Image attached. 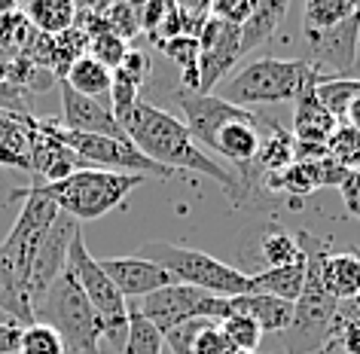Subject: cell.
Wrapping results in <instances>:
<instances>
[{
  "instance_id": "6da1fadb",
  "label": "cell",
  "mask_w": 360,
  "mask_h": 354,
  "mask_svg": "<svg viewBox=\"0 0 360 354\" xmlns=\"http://www.w3.org/2000/svg\"><path fill=\"white\" fill-rule=\"evenodd\" d=\"M120 125L129 134V141L138 147L143 156L153 159L156 165L168 171H199V175L211 177L214 184H220L223 189H232V171H226L217 159H211L199 144L193 141V134L186 132L184 120L171 116L168 110L141 101L131 107L129 113L120 120Z\"/></svg>"
},
{
  "instance_id": "7a4b0ae2",
  "label": "cell",
  "mask_w": 360,
  "mask_h": 354,
  "mask_svg": "<svg viewBox=\"0 0 360 354\" xmlns=\"http://www.w3.org/2000/svg\"><path fill=\"white\" fill-rule=\"evenodd\" d=\"M296 241L302 244V253H305V290L302 296L293 303V317H290V327L281 333L284 336V351L287 354H314V351H323V345L333 336V327L339 321V305L327 290L321 284V260L330 253L327 241L318 239L311 232H300Z\"/></svg>"
},
{
  "instance_id": "3957f363",
  "label": "cell",
  "mask_w": 360,
  "mask_h": 354,
  "mask_svg": "<svg viewBox=\"0 0 360 354\" xmlns=\"http://www.w3.org/2000/svg\"><path fill=\"white\" fill-rule=\"evenodd\" d=\"M34 321L52 327L65 339L68 354H101L104 342V321L86 299L77 278L65 272L46 287V293L34 305Z\"/></svg>"
},
{
  "instance_id": "277c9868",
  "label": "cell",
  "mask_w": 360,
  "mask_h": 354,
  "mask_svg": "<svg viewBox=\"0 0 360 354\" xmlns=\"http://www.w3.org/2000/svg\"><path fill=\"white\" fill-rule=\"evenodd\" d=\"M327 74L311 68L305 58H257L245 65L236 77L223 83L220 98L236 107L250 104H281V101H296L305 89L321 83ZM333 77V74H330Z\"/></svg>"
},
{
  "instance_id": "5b68a950",
  "label": "cell",
  "mask_w": 360,
  "mask_h": 354,
  "mask_svg": "<svg viewBox=\"0 0 360 354\" xmlns=\"http://www.w3.org/2000/svg\"><path fill=\"white\" fill-rule=\"evenodd\" d=\"M134 257H143L162 266L174 284H186V287L205 290V293H214V296H226V299L254 293V278L245 269H236L205 251L186 248V244L147 241L141 244V251Z\"/></svg>"
},
{
  "instance_id": "8992f818",
  "label": "cell",
  "mask_w": 360,
  "mask_h": 354,
  "mask_svg": "<svg viewBox=\"0 0 360 354\" xmlns=\"http://www.w3.org/2000/svg\"><path fill=\"white\" fill-rule=\"evenodd\" d=\"M143 184L141 175H122V171H101V168H79L58 184L34 187L40 196L52 198L61 214L74 217L77 223L101 220L113 208H120L134 189Z\"/></svg>"
},
{
  "instance_id": "52a82bcc",
  "label": "cell",
  "mask_w": 360,
  "mask_h": 354,
  "mask_svg": "<svg viewBox=\"0 0 360 354\" xmlns=\"http://www.w3.org/2000/svg\"><path fill=\"white\" fill-rule=\"evenodd\" d=\"M68 272L77 278V284L83 287L86 299L92 303V308L101 315L104 321V342H113L116 351H122L125 336H129V303L125 296L116 290V284L107 278V272L101 269L98 257L89 253V244L83 241V229H77L74 241L68 251Z\"/></svg>"
},
{
  "instance_id": "ba28073f",
  "label": "cell",
  "mask_w": 360,
  "mask_h": 354,
  "mask_svg": "<svg viewBox=\"0 0 360 354\" xmlns=\"http://www.w3.org/2000/svg\"><path fill=\"white\" fill-rule=\"evenodd\" d=\"M138 305V312L165 336L174 327H184L190 321H226L232 315V299L226 296H214L205 290L186 287V284H168L156 290V293L143 296Z\"/></svg>"
},
{
  "instance_id": "9c48e42d",
  "label": "cell",
  "mask_w": 360,
  "mask_h": 354,
  "mask_svg": "<svg viewBox=\"0 0 360 354\" xmlns=\"http://www.w3.org/2000/svg\"><path fill=\"white\" fill-rule=\"evenodd\" d=\"M13 198H22V211L15 217L10 235L0 241V251L10 257V263L15 266V272L22 275V281L28 284L31 290V269H34V260L46 241V235L52 229V223L58 220V205L52 198L40 196L34 187H22V189H13L10 193Z\"/></svg>"
},
{
  "instance_id": "30bf717a",
  "label": "cell",
  "mask_w": 360,
  "mask_h": 354,
  "mask_svg": "<svg viewBox=\"0 0 360 354\" xmlns=\"http://www.w3.org/2000/svg\"><path fill=\"white\" fill-rule=\"evenodd\" d=\"M58 138L77 153L83 168H101V171H122V175H141V177H174V171L156 165L134 147L129 138H104V134H74L61 129L58 120Z\"/></svg>"
},
{
  "instance_id": "8fae6325",
  "label": "cell",
  "mask_w": 360,
  "mask_h": 354,
  "mask_svg": "<svg viewBox=\"0 0 360 354\" xmlns=\"http://www.w3.org/2000/svg\"><path fill=\"white\" fill-rule=\"evenodd\" d=\"M195 40H199V86L195 92L211 95L217 83H226V74L241 58V28H232L211 15Z\"/></svg>"
},
{
  "instance_id": "7c38bea8",
  "label": "cell",
  "mask_w": 360,
  "mask_h": 354,
  "mask_svg": "<svg viewBox=\"0 0 360 354\" xmlns=\"http://www.w3.org/2000/svg\"><path fill=\"white\" fill-rule=\"evenodd\" d=\"M309 43V61L318 70H333V77H348L357 65V49H360V10L345 19L342 25L321 34H302Z\"/></svg>"
},
{
  "instance_id": "4fadbf2b",
  "label": "cell",
  "mask_w": 360,
  "mask_h": 354,
  "mask_svg": "<svg viewBox=\"0 0 360 354\" xmlns=\"http://www.w3.org/2000/svg\"><path fill=\"white\" fill-rule=\"evenodd\" d=\"M174 98H177V107L184 110L186 132L193 134V141L199 144V147H211L223 125L232 122V120H241V116L250 113V110H245V107H236V104L223 101V98L214 95V92L202 95V92H186V89H177Z\"/></svg>"
},
{
  "instance_id": "5bb4252c",
  "label": "cell",
  "mask_w": 360,
  "mask_h": 354,
  "mask_svg": "<svg viewBox=\"0 0 360 354\" xmlns=\"http://www.w3.org/2000/svg\"><path fill=\"white\" fill-rule=\"evenodd\" d=\"M83 168L77 153L58 138V120L52 116H37L34 120V187L40 184H58Z\"/></svg>"
},
{
  "instance_id": "9a60e30c",
  "label": "cell",
  "mask_w": 360,
  "mask_h": 354,
  "mask_svg": "<svg viewBox=\"0 0 360 354\" xmlns=\"http://www.w3.org/2000/svg\"><path fill=\"white\" fill-rule=\"evenodd\" d=\"M98 263H101V269L107 272V278L116 284V290L125 296V303H138V299L174 284L165 269L143 260V257H107Z\"/></svg>"
},
{
  "instance_id": "2e32d148",
  "label": "cell",
  "mask_w": 360,
  "mask_h": 354,
  "mask_svg": "<svg viewBox=\"0 0 360 354\" xmlns=\"http://www.w3.org/2000/svg\"><path fill=\"white\" fill-rule=\"evenodd\" d=\"M79 229V223L68 214H58V220L52 223V229L43 241V248L34 260V269H31V303L37 305V299L46 293V287L56 281L61 272L68 266V251H70V241Z\"/></svg>"
},
{
  "instance_id": "e0dca14e",
  "label": "cell",
  "mask_w": 360,
  "mask_h": 354,
  "mask_svg": "<svg viewBox=\"0 0 360 354\" xmlns=\"http://www.w3.org/2000/svg\"><path fill=\"white\" fill-rule=\"evenodd\" d=\"M61 129L74 134H104V138H129L125 129L116 122L107 104L77 95L68 83H61Z\"/></svg>"
},
{
  "instance_id": "ac0fdd59",
  "label": "cell",
  "mask_w": 360,
  "mask_h": 354,
  "mask_svg": "<svg viewBox=\"0 0 360 354\" xmlns=\"http://www.w3.org/2000/svg\"><path fill=\"white\" fill-rule=\"evenodd\" d=\"M259 144H263L259 116L250 110L248 116H241V120H232V122L223 125L211 144V150L220 153L223 159L236 162L238 168H248V165H254L257 156H259Z\"/></svg>"
},
{
  "instance_id": "d6986e66",
  "label": "cell",
  "mask_w": 360,
  "mask_h": 354,
  "mask_svg": "<svg viewBox=\"0 0 360 354\" xmlns=\"http://www.w3.org/2000/svg\"><path fill=\"white\" fill-rule=\"evenodd\" d=\"M34 120L37 116L0 113V168L34 171Z\"/></svg>"
},
{
  "instance_id": "ffe728a7",
  "label": "cell",
  "mask_w": 360,
  "mask_h": 354,
  "mask_svg": "<svg viewBox=\"0 0 360 354\" xmlns=\"http://www.w3.org/2000/svg\"><path fill=\"white\" fill-rule=\"evenodd\" d=\"M245 260L248 263H257L263 266L259 272H269V269H287V266H302L305 263V253H302V244L287 235L281 226H263V232L257 235V244L254 251H245ZM257 272V275H259Z\"/></svg>"
},
{
  "instance_id": "44dd1931",
  "label": "cell",
  "mask_w": 360,
  "mask_h": 354,
  "mask_svg": "<svg viewBox=\"0 0 360 354\" xmlns=\"http://www.w3.org/2000/svg\"><path fill=\"white\" fill-rule=\"evenodd\" d=\"M150 77V56L143 49H129V56L120 68L113 70V86H110V110L116 122L141 101V86Z\"/></svg>"
},
{
  "instance_id": "7402d4cb",
  "label": "cell",
  "mask_w": 360,
  "mask_h": 354,
  "mask_svg": "<svg viewBox=\"0 0 360 354\" xmlns=\"http://www.w3.org/2000/svg\"><path fill=\"white\" fill-rule=\"evenodd\" d=\"M314 89H318V83L309 86L300 98H296L293 138L296 141H305V144H323V147H327V141L333 138V132L339 129V120L321 104V98H318Z\"/></svg>"
},
{
  "instance_id": "603a6c76",
  "label": "cell",
  "mask_w": 360,
  "mask_h": 354,
  "mask_svg": "<svg viewBox=\"0 0 360 354\" xmlns=\"http://www.w3.org/2000/svg\"><path fill=\"white\" fill-rule=\"evenodd\" d=\"M321 284L336 303H351L360 296V253L339 251L321 260Z\"/></svg>"
},
{
  "instance_id": "cb8c5ba5",
  "label": "cell",
  "mask_w": 360,
  "mask_h": 354,
  "mask_svg": "<svg viewBox=\"0 0 360 354\" xmlns=\"http://www.w3.org/2000/svg\"><path fill=\"white\" fill-rule=\"evenodd\" d=\"M0 312L6 317H13L19 327L34 324V303H31V290L22 281V275L15 272L4 251H0Z\"/></svg>"
},
{
  "instance_id": "d4e9b609",
  "label": "cell",
  "mask_w": 360,
  "mask_h": 354,
  "mask_svg": "<svg viewBox=\"0 0 360 354\" xmlns=\"http://www.w3.org/2000/svg\"><path fill=\"white\" fill-rule=\"evenodd\" d=\"M232 312L254 317L263 333H284L293 317V303H284V299L266 293H245V296H232Z\"/></svg>"
},
{
  "instance_id": "484cf974",
  "label": "cell",
  "mask_w": 360,
  "mask_h": 354,
  "mask_svg": "<svg viewBox=\"0 0 360 354\" xmlns=\"http://www.w3.org/2000/svg\"><path fill=\"white\" fill-rule=\"evenodd\" d=\"M287 13H290V4H287V0H259L254 15L241 25V56H248V52L263 46V43L284 25Z\"/></svg>"
},
{
  "instance_id": "4316f807",
  "label": "cell",
  "mask_w": 360,
  "mask_h": 354,
  "mask_svg": "<svg viewBox=\"0 0 360 354\" xmlns=\"http://www.w3.org/2000/svg\"><path fill=\"white\" fill-rule=\"evenodd\" d=\"M65 83L74 89L77 95L92 98V101H98V104H107V101H110L113 74L104 65H98L92 56H86V58H79L77 65L70 68V74L65 77Z\"/></svg>"
},
{
  "instance_id": "83f0119b",
  "label": "cell",
  "mask_w": 360,
  "mask_h": 354,
  "mask_svg": "<svg viewBox=\"0 0 360 354\" xmlns=\"http://www.w3.org/2000/svg\"><path fill=\"white\" fill-rule=\"evenodd\" d=\"M25 15H28V22L34 25L37 34L58 37L68 28H74L77 4H70V0H34V4L25 6Z\"/></svg>"
},
{
  "instance_id": "f1b7e54d",
  "label": "cell",
  "mask_w": 360,
  "mask_h": 354,
  "mask_svg": "<svg viewBox=\"0 0 360 354\" xmlns=\"http://www.w3.org/2000/svg\"><path fill=\"white\" fill-rule=\"evenodd\" d=\"M305 275H309V269H305V263H302V266L269 269V272H259V275H250V278H254V293H266V296L284 299V303H296L305 290Z\"/></svg>"
},
{
  "instance_id": "f546056e",
  "label": "cell",
  "mask_w": 360,
  "mask_h": 354,
  "mask_svg": "<svg viewBox=\"0 0 360 354\" xmlns=\"http://www.w3.org/2000/svg\"><path fill=\"white\" fill-rule=\"evenodd\" d=\"M296 162V138L293 132H284L281 125H272L269 134L259 144V156L254 165L263 171V175H278V171L290 168Z\"/></svg>"
},
{
  "instance_id": "4dcf8cb0",
  "label": "cell",
  "mask_w": 360,
  "mask_h": 354,
  "mask_svg": "<svg viewBox=\"0 0 360 354\" xmlns=\"http://www.w3.org/2000/svg\"><path fill=\"white\" fill-rule=\"evenodd\" d=\"M360 10L351 0H309L302 10V34H321L342 25Z\"/></svg>"
},
{
  "instance_id": "1f68e13d",
  "label": "cell",
  "mask_w": 360,
  "mask_h": 354,
  "mask_svg": "<svg viewBox=\"0 0 360 354\" xmlns=\"http://www.w3.org/2000/svg\"><path fill=\"white\" fill-rule=\"evenodd\" d=\"M318 98H321V104L327 107V110L336 116L339 122H345L348 120V110L354 107V101L360 98V80L357 77H323L321 83H318Z\"/></svg>"
},
{
  "instance_id": "d6a6232c",
  "label": "cell",
  "mask_w": 360,
  "mask_h": 354,
  "mask_svg": "<svg viewBox=\"0 0 360 354\" xmlns=\"http://www.w3.org/2000/svg\"><path fill=\"white\" fill-rule=\"evenodd\" d=\"M34 25L28 22L25 10L13 13V15H0V65L15 61L28 52L31 40H34Z\"/></svg>"
},
{
  "instance_id": "836d02e7",
  "label": "cell",
  "mask_w": 360,
  "mask_h": 354,
  "mask_svg": "<svg viewBox=\"0 0 360 354\" xmlns=\"http://www.w3.org/2000/svg\"><path fill=\"white\" fill-rule=\"evenodd\" d=\"M165 351V336L138 312V305L129 303V336L120 354H162Z\"/></svg>"
},
{
  "instance_id": "e575fe53",
  "label": "cell",
  "mask_w": 360,
  "mask_h": 354,
  "mask_svg": "<svg viewBox=\"0 0 360 354\" xmlns=\"http://www.w3.org/2000/svg\"><path fill=\"white\" fill-rule=\"evenodd\" d=\"M220 330H223V336L232 342V348H236L238 354H257L259 351L263 330H259V324L254 321V317L232 312L226 321H220Z\"/></svg>"
},
{
  "instance_id": "d590c367",
  "label": "cell",
  "mask_w": 360,
  "mask_h": 354,
  "mask_svg": "<svg viewBox=\"0 0 360 354\" xmlns=\"http://www.w3.org/2000/svg\"><path fill=\"white\" fill-rule=\"evenodd\" d=\"M327 156L333 162H339L342 168L357 171L360 165V132L348 122H339V129L333 132V138L327 141Z\"/></svg>"
},
{
  "instance_id": "8d00e7d4",
  "label": "cell",
  "mask_w": 360,
  "mask_h": 354,
  "mask_svg": "<svg viewBox=\"0 0 360 354\" xmlns=\"http://www.w3.org/2000/svg\"><path fill=\"white\" fill-rule=\"evenodd\" d=\"M19 354H65V339L52 327L34 321L31 327L22 330Z\"/></svg>"
},
{
  "instance_id": "74e56055",
  "label": "cell",
  "mask_w": 360,
  "mask_h": 354,
  "mask_svg": "<svg viewBox=\"0 0 360 354\" xmlns=\"http://www.w3.org/2000/svg\"><path fill=\"white\" fill-rule=\"evenodd\" d=\"M323 354H360V317L339 312L333 336L323 345Z\"/></svg>"
},
{
  "instance_id": "f35d334b",
  "label": "cell",
  "mask_w": 360,
  "mask_h": 354,
  "mask_svg": "<svg viewBox=\"0 0 360 354\" xmlns=\"http://www.w3.org/2000/svg\"><path fill=\"white\" fill-rule=\"evenodd\" d=\"M129 49H131L129 40L116 37V34H98V37L89 40V56H92L98 65H104L107 70H110V74L125 61Z\"/></svg>"
},
{
  "instance_id": "ab89813d",
  "label": "cell",
  "mask_w": 360,
  "mask_h": 354,
  "mask_svg": "<svg viewBox=\"0 0 360 354\" xmlns=\"http://www.w3.org/2000/svg\"><path fill=\"white\" fill-rule=\"evenodd\" d=\"M193 354H238L236 348H232V342L223 336L220 324L217 321H208L199 330V336H195L193 342Z\"/></svg>"
},
{
  "instance_id": "60d3db41",
  "label": "cell",
  "mask_w": 360,
  "mask_h": 354,
  "mask_svg": "<svg viewBox=\"0 0 360 354\" xmlns=\"http://www.w3.org/2000/svg\"><path fill=\"white\" fill-rule=\"evenodd\" d=\"M257 10V0H217L211 4V15L220 22L232 25V28H241Z\"/></svg>"
},
{
  "instance_id": "b9f144b4",
  "label": "cell",
  "mask_w": 360,
  "mask_h": 354,
  "mask_svg": "<svg viewBox=\"0 0 360 354\" xmlns=\"http://www.w3.org/2000/svg\"><path fill=\"white\" fill-rule=\"evenodd\" d=\"M339 196H342V205H345L348 217L360 223V171H348V177L339 187Z\"/></svg>"
},
{
  "instance_id": "7bdbcfd3",
  "label": "cell",
  "mask_w": 360,
  "mask_h": 354,
  "mask_svg": "<svg viewBox=\"0 0 360 354\" xmlns=\"http://www.w3.org/2000/svg\"><path fill=\"white\" fill-rule=\"evenodd\" d=\"M168 6L171 4H147V6H141V31L147 34V40L156 34V28L162 25V19H165V13H168Z\"/></svg>"
},
{
  "instance_id": "ee69618b",
  "label": "cell",
  "mask_w": 360,
  "mask_h": 354,
  "mask_svg": "<svg viewBox=\"0 0 360 354\" xmlns=\"http://www.w3.org/2000/svg\"><path fill=\"white\" fill-rule=\"evenodd\" d=\"M22 330H25V327H15V324H0V354H19Z\"/></svg>"
},
{
  "instance_id": "f6af8a7d",
  "label": "cell",
  "mask_w": 360,
  "mask_h": 354,
  "mask_svg": "<svg viewBox=\"0 0 360 354\" xmlns=\"http://www.w3.org/2000/svg\"><path fill=\"white\" fill-rule=\"evenodd\" d=\"M339 312H342V315H354V317H360V296H357V299H351V303H342V305H339Z\"/></svg>"
},
{
  "instance_id": "bcb514c9",
  "label": "cell",
  "mask_w": 360,
  "mask_h": 354,
  "mask_svg": "<svg viewBox=\"0 0 360 354\" xmlns=\"http://www.w3.org/2000/svg\"><path fill=\"white\" fill-rule=\"evenodd\" d=\"M345 122H348V125H354V129L360 132V98L354 101V107L348 110V120H345Z\"/></svg>"
},
{
  "instance_id": "7dc6e473",
  "label": "cell",
  "mask_w": 360,
  "mask_h": 354,
  "mask_svg": "<svg viewBox=\"0 0 360 354\" xmlns=\"http://www.w3.org/2000/svg\"><path fill=\"white\" fill-rule=\"evenodd\" d=\"M22 6L15 4V0H0V15H13V13H19Z\"/></svg>"
},
{
  "instance_id": "c3c4849f",
  "label": "cell",
  "mask_w": 360,
  "mask_h": 354,
  "mask_svg": "<svg viewBox=\"0 0 360 354\" xmlns=\"http://www.w3.org/2000/svg\"><path fill=\"white\" fill-rule=\"evenodd\" d=\"M0 324H15V321H13V317H6L4 312H0ZM15 327H19V324H15Z\"/></svg>"
}]
</instances>
